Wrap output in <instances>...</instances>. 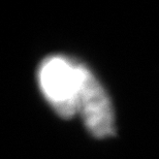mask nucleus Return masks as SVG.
I'll list each match as a JSON object with an SVG mask.
<instances>
[{
    "label": "nucleus",
    "instance_id": "nucleus-1",
    "mask_svg": "<svg viewBox=\"0 0 159 159\" xmlns=\"http://www.w3.org/2000/svg\"><path fill=\"white\" fill-rule=\"evenodd\" d=\"M81 63L66 56L52 55L37 70L40 91L60 117L69 119L78 113Z\"/></svg>",
    "mask_w": 159,
    "mask_h": 159
},
{
    "label": "nucleus",
    "instance_id": "nucleus-2",
    "mask_svg": "<svg viewBox=\"0 0 159 159\" xmlns=\"http://www.w3.org/2000/svg\"><path fill=\"white\" fill-rule=\"evenodd\" d=\"M80 71L78 113L85 126L97 139L115 135V115L107 91L90 69L82 63Z\"/></svg>",
    "mask_w": 159,
    "mask_h": 159
}]
</instances>
